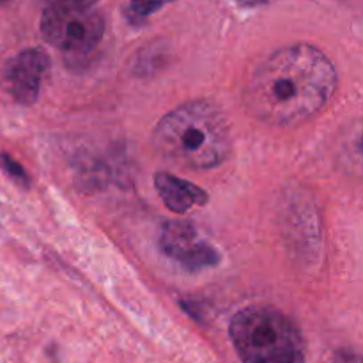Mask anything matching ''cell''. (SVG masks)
Returning <instances> with one entry per match:
<instances>
[{
	"mask_svg": "<svg viewBox=\"0 0 363 363\" xmlns=\"http://www.w3.org/2000/svg\"><path fill=\"white\" fill-rule=\"evenodd\" d=\"M0 167H2V170L11 177V179L16 181L21 186L27 188L28 184H30V177L25 172L23 167H21L13 156L7 155V152H2V155H0Z\"/></svg>",
	"mask_w": 363,
	"mask_h": 363,
	"instance_id": "9c48e42d",
	"label": "cell"
},
{
	"mask_svg": "<svg viewBox=\"0 0 363 363\" xmlns=\"http://www.w3.org/2000/svg\"><path fill=\"white\" fill-rule=\"evenodd\" d=\"M9 2V0H0V6H4V4H7Z\"/></svg>",
	"mask_w": 363,
	"mask_h": 363,
	"instance_id": "4fadbf2b",
	"label": "cell"
},
{
	"mask_svg": "<svg viewBox=\"0 0 363 363\" xmlns=\"http://www.w3.org/2000/svg\"><path fill=\"white\" fill-rule=\"evenodd\" d=\"M335 87L332 60L314 46L294 45L255 67L245 87V105L262 123L291 126L321 112Z\"/></svg>",
	"mask_w": 363,
	"mask_h": 363,
	"instance_id": "6da1fadb",
	"label": "cell"
},
{
	"mask_svg": "<svg viewBox=\"0 0 363 363\" xmlns=\"http://www.w3.org/2000/svg\"><path fill=\"white\" fill-rule=\"evenodd\" d=\"M241 6H247V7H255V6H262V4H268L269 0H238Z\"/></svg>",
	"mask_w": 363,
	"mask_h": 363,
	"instance_id": "7c38bea8",
	"label": "cell"
},
{
	"mask_svg": "<svg viewBox=\"0 0 363 363\" xmlns=\"http://www.w3.org/2000/svg\"><path fill=\"white\" fill-rule=\"evenodd\" d=\"M155 184L167 208L176 213H184L194 206H202L208 202V194L204 190L169 172L156 174Z\"/></svg>",
	"mask_w": 363,
	"mask_h": 363,
	"instance_id": "52a82bcc",
	"label": "cell"
},
{
	"mask_svg": "<svg viewBox=\"0 0 363 363\" xmlns=\"http://www.w3.org/2000/svg\"><path fill=\"white\" fill-rule=\"evenodd\" d=\"M167 2L169 0H130V9L128 11H130L131 20L137 23V21H144L152 13L162 9Z\"/></svg>",
	"mask_w": 363,
	"mask_h": 363,
	"instance_id": "ba28073f",
	"label": "cell"
},
{
	"mask_svg": "<svg viewBox=\"0 0 363 363\" xmlns=\"http://www.w3.org/2000/svg\"><path fill=\"white\" fill-rule=\"evenodd\" d=\"M230 339L243 363H303L300 330L273 307H247L230 323Z\"/></svg>",
	"mask_w": 363,
	"mask_h": 363,
	"instance_id": "3957f363",
	"label": "cell"
},
{
	"mask_svg": "<svg viewBox=\"0 0 363 363\" xmlns=\"http://www.w3.org/2000/svg\"><path fill=\"white\" fill-rule=\"evenodd\" d=\"M160 248L167 257L191 272L213 268L220 262V254L216 248L202 240L199 230L190 222L183 220H172L162 227Z\"/></svg>",
	"mask_w": 363,
	"mask_h": 363,
	"instance_id": "5b68a950",
	"label": "cell"
},
{
	"mask_svg": "<svg viewBox=\"0 0 363 363\" xmlns=\"http://www.w3.org/2000/svg\"><path fill=\"white\" fill-rule=\"evenodd\" d=\"M46 6H60V7H92V4L98 0H43Z\"/></svg>",
	"mask_w": 363,
	"mask_h": 363,
	"instance_id": "30bf717a",
	"label": "cell"
},
{
	"mask_svg": "<svg viewBox=\"0 0 363 363\" xmlns=\"http://www.w3.org/2000/svg\"><path fill=\"white\" fill-rule=\"evenodd\" d=\"M48 67V57L43 50L27 48L7 60L4 67V85L18 103L32 105L41 92Z\"/></svg>",
	"mask_w": 363,
	"mask_h": 363,
	"instance_id": "8992f818",
	"label": "cell"
},
{
	"mask_svg": "<svg viewBox=\"0 0 363 363\" xmlns=\"http://www.w3.org/2000/svg\"><path fill=\"white\" fill-rule=\"evenodd\" d=\"M152 145L163 160L181 169H213L230 152L229 123L209 101L184 103L160 121Z\"/></svg>",
	"mask_w": 363,
	"mask_h": 363,
	"instance_id": "7a4b0ae2",
	"label": "cell"
},
{
	"mask_svg": "<svg viewBox=\"0 0 363 363\" xmlns=\"http://www.w3.org/2000/svg\"><path fill=\"white\" fill-rule=\"evenodd\" d=\"M332 363H362V360L357 353H353V351H340V353H337V357L333 358Z\"/></svg>",
	"mask_w": 363,
	"mask_h": 363,
	"instance_id": "8fae6325",
	"label": "cell"
},
{
	"mask_svg": "<svg viewBox=\"0 0 363 363\" xmlns=\"http://www.w3.org/2000/svg\"><path fill=\"white\" fill-rule=\"evenodd\" d=\"M46 41L71 55L92 52L105 34V20L91 7L48 6L41 18Z\"/></svg>",
	"mask_w": 363,
	"mask_h": 363,
	"instance_id": "277c9868",
	"label": "cell"
}]
</instances>
